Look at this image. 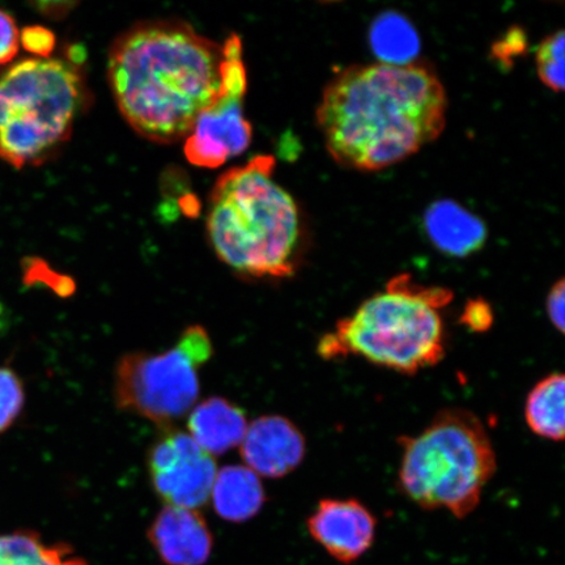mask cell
I'll list each match as a JSON object with an SVG mask.
<instances>
[{
    "mask_svg": "<svg viewBox=\"0 0 565 565\" xmlns=\"http://www.w3.org/2000/svg\"><path fill=\"white\" fill-rule=\"evenodd\" d=\"M447 109V92L428 65L374 62L339 71L323 89L316 118L339 166L373 172L439 138Z\"/></svg>",
    "mask_w": 565,
    "mask_h": 565,
    "instance_id": "6da1fadb",
    "label": "cell"
},
{
    "mask_svg": "<svg viewBox=\"0 0 565 565\" xmlns=\"http://www.w3.org/2000/svg\"><path fill=\"white\" fill-rule=\"evenodd\" d=\"M224 46L181 21H148L119 35L108 81L119 111L157 143L185 140L223 89Z\"/></svg>",
    "mask_w": 565,
    "mask_h": 565,
    "instance_id": "7a4b0ae2",
    "label": "cell"
},
{
    "mask_svg": "<svg viewBox=\"0 0 565 565\" xmlns=\"http://www.w3.org/2000/svg\"><path fill=\"white\" fill-rule=\"evenodd\" d=\"M275 158L259 154L218 177L206 227L212 249L250 279H286L298 270L303 225L298 203L274 179Z\"/></svg>",
    "mask_w": 565,
    "mask_h": 565,
    "instance_id": "3957f363",
    "label": "cell"
},
{
    "mask_svg": "<svg viewBox=\"0 0 565 565\" xmlns=\"http://www.w3.org/2000/svg\"><path fill=\"white\" fill-rule=\"evenodd\" d=\"M454 292L401 274L366 299L318 342L324 360L355 356L401 374H416L443 362L447 335L441 310Z\"/></svg>",
    "mask_w": 565,
    "mask_h": 565,
    "instance_id": "277c9868",
    "label": "cell"
},
{
    "mask_svg": "<svg viewBox=\"0 0 565 565\" xmlns=\"http://www.w3.org/2000/svg\"><path fill=\"white\" fill-rule=\"evenodd\" d=\"M399 445V491L423 510L448 511L458 520L477 510L498 470L489 430L470 409H440Z\"/></svg>",
    "mask_w": 565,
    "mask_h": 565,
    "instance_id": "5b68a950",
    "label": "cell"
},
{
    "mask_svg": "<svg viewBox=\"0 0 565 565\" xmlns=\"http://www.w3.org/2000/svg\"><path fill=\"white\" fill-rule=\"evenodd\" d=\"M86 103L74 62L31 58L0 76V160L13 168L41 164L65 145Z\"/></svg>",
    "mask_w": 565,
    "mask_h": 565,
    "instance_id": "8992f818",
    "label": "cell"
},
{
    "mask_svg": "<svg viewBox=\"0 0 565 565\" xmlns=\"http://www.w3.org/2000/svg\"><path fill=\"white\" fill-rule=\"evenodd\" d=\"M212 352L206 329L193 324L169 351L127 353L116 369L117 407L158 426H171L195 405L200 370Z\"/></svg>",
    "mask_w": 565,
    "mask_h": 565,
    "instance_id": "52a82bcc",
    "label": "cell"
},
{
    "mask_svg": "<svg viewBox=\"0 0 565 565\" xmlns=\"http://www.w3.org/2000/svg\"><path fill=\"white\" fill-rule=\"evenodd\" d=\"M223 46L222 95L198 117L185 139L188 160L201 168L224 166L230 159L244 153L253 138L252 125L244 115L247 81L242 40L232 34Z\"/></svg>",
    "mask_w": 565,
    "mask_h": 565,
    "instance_id": "ba28073f",
    "label": "cell"
},
{
    "mask_svg": "<svg viewBox=\"0 0 565 565\" xmlns=\"http://www.w3.org/2000/svg\"><path fill=\"white\" fill-rule=\"evenodd\" d=\"M147 463L153 489L167 505L196 511L211 498L216 462L192 436L167 429L148 451Z\"/></svg>",
    "mask_w": 565,
    "mask_h": 565,
    "instance_id": "9c48e42d",
    "label": "cell"
},
{
    "mask_svg": "<svg viewBox=\"0 0 565 565\" xmlns=\"http://www.w3.org/2000/svg\"><path fill=\"white\" fill-rule=\"evenodd\" d=\"M310 536L339 563L350 565L364 556L376 540L377 520L358 499H323L309 515Z\"/></svg>",
    "mask_w": 565,
    "mask_h": 565,
    "instance_id": "30bf717a",
    "label": "cell"
},
{
    "mask_svg": "<svg viewBox=\"0 0 565 565\" xmlns=\"http://www.w3.org/2000/svg\"><path fill=\"white\" fill-rule=\"evenodd\" d=\"M307 454L306 437L282 416L268 415L247 426L242 443L246 468L266 478H282L299 468Z\"/></svg>",
    "mask_w": 565,
    "mask_h": 565,
    "instance_id": "8fae6325",
    "label": "cell"
},
{
    "mask_svg": "<svg viewBox=\"0 0 565 565\" xmlns=\"http://www.w3.org/2000/svg\"><path fill=\"white\" fill-rule=\"evenodd\" d=\"M148 540L167 565H204L214 539L201 513L167 505L153 520Z\"/></svg>",
    "mask_w": 565,
    "mask_h": 565,
    "instance_id": "7c38bea8",
    "label": "cell"
},
{
    "mask_svg": "<svg viewBox=\"0 0 565 565\" xmlns=\"http://www.w3.org/2000/svg\"><path fill=\"white\" fill-rule=\"evenodd\" d=\"M189 435L212 457L242 444L247 429L242 408L221 397L203 401L190 413Z\"/></svg>",
    "mask_w": 565,
    "mask_h": 565,
    "instance_id": "4fadbf2b",
    "label": "cell"
},
{
    "mask_svg": "<svg viewBox=\"0 0 565 565\" xmlns=\"http://www.w3.org/2000/svg\"><path fill=\"white\" fill-rule=\"evenodd\" d=\"M426 228L437 249L466 257L482 247L487 231L482 221L454 201H439L427 211Z\"/></svg>",
    "mask_w": 565,
    "mask_h": 565,
    "instance_id": "5bb4252c",
    "label": "cell"
},
{
    "mask_svg": "<svg viewBox=\"0 0 565 565\" xmlns=\"http://www.w3.org/2000/svg\"><path fill=\"white\" fill-rule=\"evenodd\" d=\"M211 498L216 513L236 524L253 519L266 501L259 477L246 466H227L217 471Z\"/></svg>",
    "mask_w": 565,
    "mask_h": 565,
    "instance_id": "9a60e30c",
    "label": "cell"
},
{
    "mask_svg": "<svg viewBox=\"0 0 565 565\" xmlns=\"http://www.w3.org/2000/svg\"><path fill=\"white\" fill-rule=\"evenodd\" d=\"M565 377L554 372L539 381L525 399L527 427L541 439L561 443L565 436Z\"/></svg>",
    "mask_w": 565,
    "mask_h": 565,
    "instance_id": "2e32d148",
    "label": "cell"
},
{
    "mask_svg": "<svg viewBox=\"0 0 565 565\" xmlns=\"http://www.w3.org/2000/svg\"><path fill=\"white\" fill-rule=\"evenodd\" d=\"M0 565H88L66 543H46L32 530L0 534Z\"/></svg>",
    "mask_w": 565,
    "mask_h": 565,
    "instance_id": "e0dca14e",
    "label": "cell"
},
{
    "mask_svg": "<svg viewBox=\"0 0 565 565\" xmlns=\"http://www.w3.org/2000/svg\"><path fill=\"white\" fill-rule=\"evenodd\" d=\"M373 52L387 65L415 62L420 49L419 35L409 21L395 12H385L374 20L370 33Z\"/></svg>",
    "mask_w": 565,
    "mask_h": 565,
    "instance_id": "ac0fdd59",
    "label": "cell"
},
{
    "mask_svg": "<svg viewBox=\"0 0 565 565\" xmlns=\"http://www.w3.org/2000/svg\"><path fill=\"white\" fill-rule=\"evenodd\" d=\"M565 34L557 31L547 35L536 49V71L545 86L555 90L564 89Z\"/></svg>",
    "mask_w": 565,
    "mask_h": 565,
    "instance_id": "d6986e66",
    "label": "cell"
},
{
    "mask_svg": "<svg viewBox=\"0 0 565 565\" xmlns=\"http://www.w3.org/2000/svg\"><path fill=\"white\" fill-rule=\"evenodd\" d=\"M24 402V385L18 374L7 366H0V434L18 420Z\"/></svg>",
    "mask_w": 565,
    "mask_h": 565,
    "instance_id": "ffe728a7",
    "label": "cell"
},
{
    "mask_svg": "<svg viewBox=\"0 0 565 565\" xmlns=\"http://www.w3.org/2000/svg\"><path fill=\"white\" fill-rule=\"evenodd\" d=\"M20 44L26 52L34 54L35 58L46 60L54 51L55 38L44 26H28L20 32Z\"/></svg>",
    "mask_w": 565,
    "mask_h": 565,
    "instance_id": "44dd1931",
    "label": "cell"
},
{
    "mask_svg": "<svg viewBox=\"0 0 565 565\" xmlns=\"http://www.w3.org/2000/svg\"><path fill=\"white\" fill-rule=\"evenodd\" d=\"M461 323L472 333H486L493 324L492 307L483 299L469 301L463 308Z\"/></svg>",
    "mask_w": 565,
    "mask_h": 565,
    "instance_id": "7402d4cb",
    "label": "cell"
},
{
    "mask_svg": "<svg viewBox=\"0 0 565 565\" xmlns=\"http://www.w3.org/2000/svg\"><path fill=\"white\" fill-rule=\"evenodd\" d=\"M20 31L10 13L0 10V66L7 65L18 55Z\"/></svg>",
    "mask_w": 565,
    "mask_h": 565,
    "instance_id": "603a6c76",
    "label": "cell"
},
{
    "mask_svg": "<svg viewBox=\"0 0 565 565\" xmlns=\"http://www.w3.org/2000/svg\"><path fill=\"white\" fill-rule=\"evenodd\" d=\"M565 281H555L546 298V313L553 327L564 334L565 328Z\"/></svg>",
    "mask_w": 565,
    "mask_h": 565,
    "instance_id": "cb8c5ba5",
    "label": "cell"
}]
</instances>
